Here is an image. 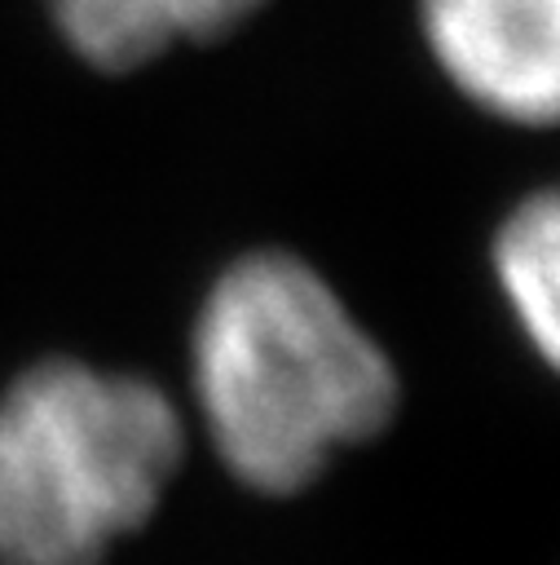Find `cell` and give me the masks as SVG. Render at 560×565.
Returning <instances> with one entry per match:
<instances>
[{
	"mask_svg": "<svg viewBox=\"0 0 560 565\" xmlns=\"http://www.w3.org/2000/svg\"><path fill=\"white\" fill-rule=\"evenodd\" d=\"M185 455V424L141 375L49 358L0 393V565H101Z\"/></svg>",
	"mask_w": 560,
	"mask_h": 565,
	"instance_id": "7a4b0ae2",
	"label": "cell"
},
{
	"mask_svg": "<svg viewBox=\"0 0 560 565\" xmlns=\"http://www.w3.org/2000/svg\"><path fill=\"white\" fill-rule=\"evenodd\" d=\"M428 49L450 84L511 124L560 106V0H423Z\"/></svg>",
	"mask_w": 560,
	"mask_h": 565,
	"instance_id": "3957f363",
	"label": "cell"
},
{
	"mask_svg": "<svg viewBox=\"0 0 560 565\" xmlns=\"http://www.w3.org/2000/svg\"><path fill=\"white\" fill-rule=\"evenodd\" d=\"M190 380L220 463L295 494L397 411V371L326 278L291 252L238 256L207 291Z\"/></svg>",
	"mask_w": 560,
	"mask_h": 565,
	"instance_id": "6da1fadb",
	"label": "cell"
},
{
	"mask_svg": "<svg viewBox=\"0 0 560 565\" xmlns=\"http://www.w3.org/2000/svg\"><path fill=\"white\" fill-rule=\"evenodd\" d=\"M265 0H53L71 49L101 71H132L181 40H216Z\"/></svg>",
	"mask_w": 560,
	"mask_h": 565,
	"instance_id": "277c9868",
	"label": "cell"
},
{
	"mask_svg": "<svg viewBox=\"0 0 560 565\" xmlns=\"http://www.w3.org/2000/svg\"><path fill=\"white\" fill-rule=\"evenodd\" d=\"M498 287L542 362L560 353V203L551 190L525 199L494 238Z\"/></svg>",
	"mask_w": 560,
	"mask_h": 565,
	"instance_id": "5b68a950",
	"label": "cell"
}]
</instances>
